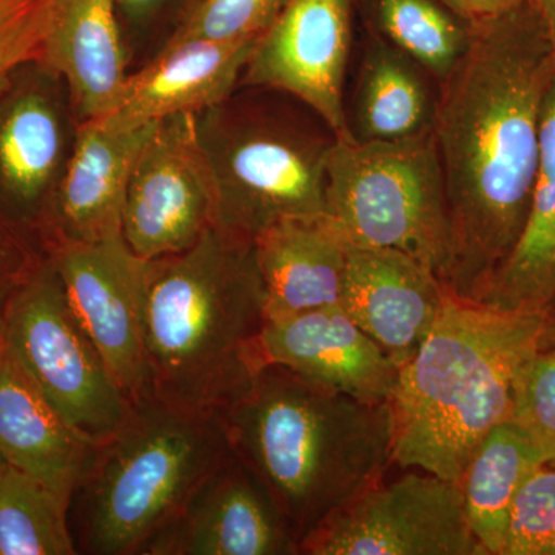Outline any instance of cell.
Listing matches in <instances>:
<instances>
[{
    "mask_svg": "<svg viewBox=\"0 0 555 555\" xmlns=\"http://www.w3.org/2000/svg\"><path fill=\"white\" fill-rule=\"evenodd\" d=\"M327 217L349 246L404 251L447 286L451 224L433 131L396 142L337 141L328 160Z\"/></svg>",
    "mask_w": 555,
    "mask_h": 555,
    "instance_id": "52a82bcc",
    "label": "cell"
},
{
    "mask_svg": "<svg viewBox=\"0 0 555 555\" xmlns=\"http://www.w3.org/2000/svg\"><path fill=\"white\" fill-rule=\"evenodd\" d=\"M352 38L353 0H287L259 36L240 87L287 94L320 116L338 141H352L346 115Z\"/></svg>",
    "mask_w": 555,
    "mask_h": 555,
    "instance_id": "7c38bea8",
    "label": "cell"
},
{
    "mask_svg": "<svg viewBox=\"0 0 555 555\" xmlns=\"http://www.w3.org/2000/svg\"><path fill=\"white\" fill-rule=\"evenodd\" d=\"M555 460V339L528 361L516 387L511 418Z\"/></svg>",
    "mask_w": 555,
    "mask_h": 555,
    "instance_id": "f546056e",
    "label": "cell"
},
{
    "mask_svg": "<svg viewBox=\"0 0 555 555\" xmlns=\"http://www.w3.org/2000/svg\"><path fill=\"white\" fill-rule=\"evenodd\" d=\"M196 113L215 190V228L254 243L270 225L327 215L328 160L338 138L280 91L248 89Z\"/></svg>",
    "mask_w": 555,
    "mask_h": 555,
    "instance_id": "8992f818",
    "label": "cell"
},
{
    "mask_svg": "<svg viewBox=\"0 0 555 555\" xmlns=\"http://www.w3.org/2000/svg\"><path fill=\"white\" fill-rule=\"evenodd\" d=\"M144 555H299L272 496L230 454Z\"/></svg>",
    "mask_w": 555,
    "mask_h": 555,
    "instance_id": "5bb4252c",
    "label": "cell"
},
{
    "mask_svg": "<svg viewBox=\"0 0 555 555\" xmlns=\"http://www.w3.org/2000/svg\"><path fill=\"white\" fill-rule=\"evenodd\" d=\"M261 349L266 363L369 403L396 389L397 364L339 305L266 323Z\"/></svg>",
    "mask_w": 555,
    "mask_h": 555,
    "instance_id": "2e32d148",
    "label": "cell"
},
{
    "mask_svg": "<svg viewBox=\"0 0 555 555\" xmlns=\"http://www.w3.org/2000/svg\"><path fill=\"white\" fill-rule=\"evenodd\" d=\"M156 124L119 130L101 119L80 122L51 210L47 255L61 244L96 243L122 235L131 171Z\"/></svg>",
    "mask_w": 555,
    "mask_h": 555,
    "instance_id": "e0dca14e",
    "label": "cell"
},
{
    "mask_svg": "<svg viewBox=\"0 0 555 555\" xmlns=\"http://www.w3.org/2000/svg\"><path fill=\"white\" fill-rule=\"evenodd\" d=\"M473 301L539 313L555 326V79L540 129V159L524 232Z\"/></svg>",
    "mask_w": 555,
    "mask_h": 555,
    "instance_id": "7402d4cb",
    "label": "cell"
},
{
    "mask_svg": "<svg viewBox=\"0 0 555 555\" xmlns=\"http://www.w3.org/2000/svg\"><path fill=\"white\" fill-rule=\"evenodd\" d=\"M554 339L539 313L449 292L429 337L398 369L389 400L396 465L459 481L483 438L511 418L528 361Z\"/></svg>",
    "mask_w": 555,
    "mask_h": 555,
    "instance_id": "3957f363",
    "label": "cell"
},
{
    "mask_svg": "<svg viewBox=\"0 0 555 555\" xmlns=\"http://www.w3.org/2000/svg\"><path fill=\"white\" fill-rule=\"evenodd\" d=\"M550 456L513 420L496 425L459 478L467 521L488 555H502L514 502Z\"/></svg>",
    "mask_w": 555,
    "mask_h": 555,
    "instance_id": "cb8c5ba5",
    "label": "cell"
},
{
    "mask_svg": "<svg viewBox=\"0 0 555 555\" xmlns=\"http://www.w3.org/2000/svg\"><path fill=\"white\" fill-rule=\"evenodd\" d=\"M203 2L204 0H116L129 50L131 73L158 56Z\"/></svg>",
    "mask_w": 555,
    "mask_h": 555,
    "instance_id": "f1b7e54d",
    "label": "cell"
},
{
    "mask_svg": "<svg viewBox=\"0 0 555 555\" xmlns=\"http://www.w3.org/2000/svg\"><path fill=\"white\" fill-rule=\"evenodd\" d=\"M254 248L266 323L341 301L347 243L327 215L276 222L259 233Z\"/></svg>",
    "mask_w": 555,
    "mask_h": 555,
    "instance_id": "44dd1931",
    "label": "cell"
},
{
    "mask_svg": "<svg viewBox=\"0 0 555 555\" xmlns=\"http://www.w3.org/2000/svg\"><path fill=\"white\" fill-rule=\"evenodd\" d=\"M299 555H488L459 481L415 469L372 486L301 543Z\"/></svg>",
    "mask_w": 555,
    "mask_h": 555,
    "instance_id": "30bf717a",
    "label": "cell"
},
{
    "mask_svg": "<svg viewBox=\"0 0 555 555\" xmlns=\"http://www.w3.org/2000/svg\"><path fill=\"white\" fill-rule=\"evenodd\" d=\"M535 3L540 13H542L543 21H545L555 57V0H535Z\"/></svg>",
    "mask_w": 555,
    "mask_h": 555,
    "instance_id": "836d02e7",
    "label": "cell"
},
{
    "mask_svg": "<svg viewBox=\"0 0 555 555\" xmlns=\"http://www.w3.org/2000/svg\"><path fill=\"white\" fill-rule=\"evenodd\" d=\"M286 2L287 0H204L166 47L185 40L233 43L258 39L273 24Z\"/></svg>",
    "mask_w": 555,
    "mask_h": 555,
    "instance_id": "83f0119b",
    "label": "cell"
},
{
    "mask_svg": "<svg viewBox=\"0 0 555 555\" xmlns=\"http://www.w3.org/2000/svg\"><path fill=\"white\" fill-rule=\"evenodd\" d=\"M5 349L65 422L94 447L112 440L129 418L133 403L69 308L50 255L35 266L14 298Z\"/></svg>",
    "mask_w": 555,
    "mask_h": 555,
    "instance_id": "ba28073f",
    "label": "cell"
},
{
    "mask_svg": "<svg viewBox=\"0 0 555 555\" xmlns=\"http://www.w3.org/2000/svg\"><path fill=\"white\" fill-rule=\"evenodd\" d=\"M42 258L0 232V353L5 347L7 323L14 298Z\"/></svg>",
    "mask_w": 555,
    "mask_h": 555,
    "instance_id": "1f68e13d",
    "label": "cell"
},
{
    "mask_svg": "<svg viewBox=\"0 0 555 555\" xmlns=\"http://www.w3.org/2000/svg\"><path fill=\"white\" fill-rule=\"evenodd\" d=\"M7 465L5 459L0 454V474H2L3 466Z\"/></svg>",
    "mask_w": 555,
    "mask_h": 555,
    "instance_id": "e575fe53",
    "label": "cell"
},
{
    "mask_svg": "<svg viewBox=\"0 0 555 555\" xmlns=\"http://www.w3.org/2000/svg\"><path fill=\"white\" fill-rule=\"evenodd\" d=\"M233 454L272 496L299 547L393 459L389 403H369L266 363L224 412Z\"/></svg>",
    "mask_w": 555,
    "mask_h": 555,
    "instance_id": "7a4b0ae2",
    "label": "cell"
},
{
    "mask_svg": "<svg viewBox=\"0 0 555 555\" xmlns=\"http://www.w3.org/2000/svg\"><path fill=\"white\" fill-rule=\"evenodd\" d=\"M470 42L440 86L434 138L447 192V287L476 299L524 232L555 57L535 0L470 22Z\"/></svg>",
    "mask_w": 555,
    "mask_h": 555,
    "instance_id": "6da1fadb",
    "label": "cell"
},
{
    "mask_svg": "<svg viewBox=\"0 0 555 555\" xmlns=\"http://www.w3.org/2000/svg\"><path fill=\"white\" fill-rule=\"evenodd\" d=\"M50 257L80 326L98 347L109 374L131 403L152 392L144 346L145 275L122 235L96 243L61 244Z\"/></svg>",
    "mask_w": 555,
    "mask_h": 555,
    "instance_id": "4fadbf2b",
    "label": "cell"
},
{
    "mask_svg": "<svg viewBox=\"0 0 555 555\" xmlns=\"http://www.w3.org/2000/svg\"><path fill=\"white\" fill-rule=\"evenodd\" d=\"M215 228V190L195 115L159 120L127 188L122 236L142 259L188 250Z\"/></svg>",
    "mask_w": 555,
    "mask_h": 555,
    "instance_id": "8fae6325",
    "label": "cell"
},
{
    "mask_svg": "<svg viewBox=\"0 0 555 555\" xmlns=\"http://www.w3.org/2000/svg\"><path fill=\"white\" fill-rule=\"evenodd\" d=\"M67 502L7 463L0 474V555H75Z\"/></svg>",
    "mask_w": 555,
    "mask_h": 555,
    "instance_id": "484cf974",
    "label": "cell"
},
{
    "mask_svg": "<svg viewBox=\"0 0 555 555\" xmlns=\"http://www.w3.org/2000/svg\"><path fill=\"white\" fill-rule=\"evenodd\" d=\"M40 61L67 83L80 122L109 115L131 73L116 0H53Z\"/></svg>",
    "mask_w": 555,
    "mask_h": 555,
    "instance_id": "d6986e66",
    "label": "cell"
},
{
    "mask_svg": "<svg viewBox=\"0 0 555 555\" xmlns=\"http://www.w3.org/2000/svg\"><path fill=\"white\" fill-rule=\"evenodd\" d=\"M53 0H0V80L28 61L40 60Z\"/></svg>",
    "mask_w": 555,
    "mask_h": 555,
    "instance_id": "4dcf8cb0",
    "label": "cell"
},
{
    "mask_svg": "<svg viewBox=\"0 0 555 555\" xmlns=\"http://www.w3.org/2000/svg\"><path fill=\"white\" fill-rule=\"evenodd\" d=\"M502 555H555V460L521 486Z\"/></svg>",
    "mask_w": 555,
    "mask_h": 555,
    "instance_id": "4316f807",
    "label": "cell"
},
{
    "mask_svg": "<svg viewBox=\"0 0 555 555\" xmlns=\"http://www.w3.org/2000/svg\"><path fill=\"white\" fill-rule=\"evenodd\" d=\"M79 126L67 83L42 61L0 80V232L39 257Z\"/></svg>",
    "mask_w": 555,
    "mask_h": 555,
    "instance_id": "9c48e42d",
    "label": "cell"
},
{
    "mask_svg": "<svg viewBox=\"0 0 555 555\" xmlns=\"http://www.w3.org/2000/svg\"><path fill=\"white\" fill-rule=\"evenodd\" d=\"M443 2L466 21L477 22L505 13L520 5L525 0H443Z\"/></svg>",
    "mask_w": 555,
    "mask_h": 555,
    "instance_id": "d6a6232c",
    "label": "cell"
},
{
    "mask_svg": "<svg viewBox=\"0 0 555 555\" xmlns=\"http://www.w3.org/2000/svg\"><path fill=\"white\" fill-rule=\"evenodd\" d=\"M448 295L440 276L412 255L347 244L339 306L398 369L429 337Z\"/></svg>",
    "mask_w": 555,
    "mask_h": 555,
    "instance_id": "9a60e30c",
    "label": "cell"
},
{
    "mask_svg": "<svg viewBox=\"0 0 555 555\" xmlns=\"http://www.w3.org/2000/svg\"><path fill=\"white\" fill-rule=\"evenodd\" d=\"M371 33L418 62L438 86L452 75L473 25L443 0H366Z\"/></svg>",
    "mask_w": 555,
    "mask_h": 555,
    "instance_id": "d4e9b609",
    "label": "cell"
},
{
    "mask_svg": "<svg viewBox=\"0 0 555 555\" xmlns=\"http://www.w3.org/2000/svg\"><path fill=\"white\" fill-rule=\"evenodd\" d=\"M100 447L89 443L3 347L0 353V454L72 506Z\"/></svg>",
    "mask_w": 555,
    "mask_h": 555,
    "instance_id": "ffe728a7",
    "label": "cell"
},
{
    "mask_svg": "<svg viewBox=\"0 0 555 555\" xmlns=\"http://www.w3.org/2000/svg\"><path fill=\"white\" fill-rule=\"evenodd\" d=\"M440 86L403 51L369 33L357 73L347 127L356 142H396L429 133Z\"/></svg>",
    "mask_w": 555,
    "mask_h": 555,
    "instance_id": "603a6c76",
    "label": "cell"
},
{
    "mask_svg": "<svg viewBox=\"0 0 555 555\" xmlns=\"http://www.w3.org/2000/svg\"><path fill=\"white\" fill-rule=\"evenodd\" d=\"M258 39L233 43L185 40L166 47L131 73L118 105L102 122L112 129H138L221 104L238 90Z\"/></svg>",
    "mask_w": 555,
    "mask_h": 555,
    "instance_id": "ac0fdd59",
    "label": "cell"
},
{
    "mask_svg": "<svg viewBox=\"0 0 555 555\" xmlns=\"http://www.w3.org/2000/svg\"><path fill=\"white\" fill-rule=\"evenodd\" d=\"M142 321L153 396L224 412L266 364L254 243L211 228L188 250L150 259Z\"/></svg>",
    "mask_w": 555,
    "mask_h": 555,
    "instance_id": "277c9868",
    "label": "cell"
},
{
    "mask_svg": "<svg viewBox=\"0 0 555 555\" xmlns=\"http://www.w3.org/2000/svg\"><path fill=\"white\" fill-rule=\"evenodd\" d=\"M232 454L221 412L150 393L94 456L80 486V543L93 555H144Z\"/></svg>",
    "mask_w": 555,
    "mask_h": 555,
    "instance_id": "5b68a950",
    "label": "cell"
}]
</instances>
